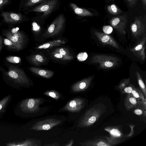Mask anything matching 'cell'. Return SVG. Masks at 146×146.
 I'll list each match as a JSON object with an SVG mask.
<instances>
[{"instance_id":"ee69618b","label":"cell","mask_w":146,"mask_h":146,"mask_svg":"<svg viewBox=\"0 0 146 146\" xmlns=\"http://www.w3.org/2000/svg\"><path fill=\"white\" fill-rule=\"evenodd\" d=\"M142 2V3L143 5V7H144V9L146 10V0H141Z\"/></svg>"},{"instance_id":"7dc6e473","label":"cell","mask_w":146,"mask_h":146,"mask_svg":"<svg viewBox=\"0 0 146 146\" xmlns=\"http://www.w3.org/2000/svg\"></svg>"},{"instance_id":"8992f818","label":"cell","mask_w":146,"mask_h":146,"mask_svg":"<svg viewBox=\"0 0 146 146\" xmlns=\"http://www.w3.org/2000/svg\"><path fill=\"white\" fill-rule=\"evenodd\" d=\"M119 60L118 58L115 56L97 54L92 57L91 62L98 63L101 68L107 69L114 67L117 65Z\"/></svg>"},{"instance_id":"6da1fadb","label":"cell","mask_w":146,"mask_h":146,"mask_svg":"<svg viewBox=\"0 0 146 146\" xmlns=\"http://www.w3.org/2000/svg\"><path fill=\"white\" fill-rule=\"evenodd\" d=\"M60 5V0H46L38 5L24 12L26 14L31 12L36 13V16L31 18L42 26L44 21L54 12L57 10Z\"/></svg>"},{"instance_id":"ffe728a7","label":"cell","mask_w":146,"mask_h":146,"mask_svg":"<svg viewBox=\"0 0 146 146\" xmlns=\"http://www.w3.org/2000/svg\"><path fill=\"white\" fill-rule=\"evenodd\" d=\"M66 42L62 39H58L51 41L40 45L36 48L38 49H47L53 47L59 46L64 44Z\"/></svg>"},{"instance_id":"9c48e42d","label":"cell","mask_w":146,"mask_h":146,"mask_svg":"<svg viewBox=\"0 0 146 146\" xmlns=\"http://www.w3.org/2000/svg\"><path fill=\"white\" fill-rule=\"evenodd\" d=\"M127 21V15L125 14L113 17L110 20V23L120 34L124 35L126 33Z\"/></svg>"},{"instance_id":"7a4b0ae2","label":"cell","mask_w":146,"mask_h":146,"mask_svg":"<svg viewBox=\"0 0 146 146\" xmlns=\"http://www.w3.org/2000/svg\"><path fill=\"white\" fill-rule=\"evenodd\" d=\"M106 108V106L102 103L95 105L82 116L78 126L80 127H85L91 126L105 112Z\"/></svg>"},{"instance_id":"d6a6232c","label":"cell","mask_w":146,"mask_h":146,"mask_svg":"<svg viewBox=\"0 0 146 146\" xmlns=\"http://www.w3.org/2000/svg\"><path fill=\"white\" fill-rule=\"evenodd\" d=\"M6 60L9 62L15 64L20 63L21 62L19 57L14 56H8L6 57Z\"/></svg>"},{"instance_id":"52a82bcc","label":"cell","mask_w":146,"mask_h":146,"mask_svg":"<svg viewBox=\"0 0 146 146\" xmlns=\"http://www.w3.org/2000/svg\"><path fill=\"white\" fill-rule=\"evenodd\" d=\"M42 103V100L40 98H28L21 102L19 107L21 110L24 112L36 113L40 110L39 106Z\"/></svg>"},{"instance_id":"d590c367","label":"cell","mask_w":146,"mask_h":146,"mask_svg":"<svg viewBox=\"0 0 146 146\" xmlns=\"http://www.w3.org/2000/svg\"><path fill=\"white\" fill-rule=\"evenodd\" d=\"M10 98V96L9 95L0 101V113L1 110L6 106Z\"/></svg>"},{"instance_id":"8d00e7d4","label":"cell","mask_w":146,"mask_h":146,"mask_svg":"<svg viewBox=\"0 0 146 146\" xmlns=\"http://www.w3.org/2000/svg\"><path fill=\"white\" fill-rule=\"evenodd\" d=\"M88 55L86 52H83L79 53L77 56L78 60L80 62L86 60L87 58Z\"/></svg>"},{"instance_id":"277c9868","label":"cell","mask_w":146,"mask_h":146,"mask_svg":"<svg viewBox=\"0 0 146 146\" xmlns=\"http://www.w3.org/2000/svg\"><path fill=\"white\" fill-rule=\"evenodd\" d=\"M66 22V19L64 14H60L53 20L43 36L48 37L57 35L64 30Z\"/></svg>"},{"instance_id":"3957f363","label":"cell","mask_w":146,"mask_h":146,"mask_svg":"<svg viewBox=\"0 0 146 146\" xmlns=\"http://www.w3.org/2000/svg\"><path fill=\"white\" fill-rule=\"evenodd\" d=\"M6 65L8 68L7 71L2 67L1 69L0 68L3 76L16 84L21 85L29 84L28 77L22 69L8 64Z\"/></svg>"},{"instance_id":"4316f807","label":"cell","mask_w":146,"mask_h":146,"mask_svg":"<svg viewBox=\"0 0 146 146\" xmlns=\"http://www.w3.org/2000/svg\"><path fill=\"white\" fill-rule=\"evenodd\" d=\"M51 54L54 58L63 60H70L74 58L72 55H64L56 53L51 52Z\"/></svg>"},{"instance_id":"74e56055","label":"cell","mask_w":146,"mask_h":146,"mask_svg":"<svg viewBox=\"0 0 146 146\" xmlns=\"http://www.w3.org/2000/svg\"><path fill=\"white\" fill-rule=\"evenodd\" d=\"M134 86L133 84H130L129 86H126L121 91L123 94H131Z\"/></svg>"},{"instance_id":"cb8c5ba5","label":"cell","mask_w":146,"mask_h":146,"mask_svg":"<svg viewBox=\"0 0 146 146\" xmlns=\"http://www.w3.org/2000/svg\"><path fill=\"white\" fill-rule=\"evenodd\" d=\"M29 59L32 64L37 66L42 64L45 61L44 57L39 54L32 55L29 57Z\"/></svg>"},{"instance_id":"4dcf8cb0","label":"cell","mask_w":146,"mask_h":146,"mask_svg":"<svg viewBox=\"0 0 146 146\" xmlns=\"http://www.w3.org/2000/svg\"><path fill=\"white\" fill-rule=\"evenodd\" d=\"M52 52L58 53L64 55H72L68 49L63 47L56 48Z\"/></svg>"},{"instance_id":"5b68a950","label":"cell","mask_w":146,"mask_h":146,"mask_svg":"<svg viewBox=\"0 0 146 146\" xmlns=\"http://www.w3.org/2000/svg\"><path fill=\"white\" fill-rule=\"evenodd\" d=\"M2 34L23 49L26 41V36L18 27L3 29Z\"/></svg>"},{"instance_id":"603a6c76","label":"cell","mask_w":146,"mask_h":146,"mask_svg":"<svg viewBox=\"0 0 146 146\" xmlns=\"http://www.w3.org/2000/svg\"><path fill=\"white\" fill-rule=\"evenodd\" d=\"M46 0H25L23 4L24 10L27 11L42 3Z\"/></svg>"},{"instance_id":"30bf717a","label":"cell","mask_w":146,"mask_h":146,"mask_svg":"<svg viewBox=\"0 0 146 146\" xmlns=\"http://www.w3.org/2000/svg\"><path fill=\"white\" fill-rule=\"evenodd\" d=\"M1 15L5 22L8 24L20 23L29 19L26 16L13 12H2Z\"/></svg>"},{"instance_id":"83f0119b","label":"cell","mask_w":146,"mask_h":146,"mask_svg":"<svg viewBox=\"0 0 146 146\" xmlns=\"http://www.w3.org/2000/svg\"><path fill=\"white\" fill-rule=\"evenodd\" d=\"M136 77L137 79L139 85L144 94L145 98L146 97V88L145 86L142 79L139 73L136 71L135 73Z\"/></svg>"},{"instance_id":"9a60e30c","label":"cell","mask_w":146,"mask_h":146,"mask_svg":"<svg viewBox=\"0 0 146 146\" xmlns=\"http://www.w3.org/2000/svg\"><path fill=\"white\" fill-rule=\"evenodd\" d=\"M94 77L90 76L76 83L72 86V90L75 92L84 90L89 87Z\"/></svg>"},{"instance_id":"e575fe53","label":"cell","mask_w":146,"mask_h":146,"mask_svg":"<svg viewBox=\"0 0 146 146\" xmlns=\"http://www.w3.org/2000/svg\"><path fill=\"white\" fill-rule=\"evenodd\" d=\"M130 79L129 78L123 79H122L119 84L118 88L120 90H122L127 86L129 83Z\"/></svg>"},{"instance_id":"ba28073f","label":"cell","mask_w":146,"mask_h":146,"mask_svg":"<svg viewBox=\"0 0 146 146\" xmlns=\"http://www.w3.org/2000/svg\"><path fill=\"white\" fill-rule=\"evenodd\" d=\"M62 121L54 118L46 119L37 122L30 129L36 131L50 130L54 127L60 124Z\"/></svg>"},{"instance_id":"f6af8a7d","label":"cell","mask_w":146,"mask_h":146,"mask_svg":"<svg viewBox=\"0 0 146 146\" xmlns=\"http://www.w3.org/2000/svg\"><path fill=\"white\" fill-rule=\"evenodd\" d=\"M44 146H59V145L57 143H54L50 144H46L44 145Z\"/></svg>"},{"instance_id":"4fadbf2b","label":"cell","mask_w":146,"mask_h":146,"mask_svg":"<svg viewBox=\"0 0 146 146\" xmlns=\"http://www.w3.org/2000/svg\"><path fill=\"white\" fill-rule=\"evenodd\" d=\"M146 38L145 36L138 44L134 47L129 49L131 52L142 61L145 58V49L146 47Z\"/></svg>"},{"instance_id":"5bb4252c","label":"cell","mask_w":146,"mask_h":146,"mask_svg":"<svg viewBox=\"0 0 146 146\" xmlns=\"http://www.w3.org/2000/svg\"><path fill=\"white\" fill-rule=\"evenodd\" d=\"M94 33L97 38L102 43L108 44L117 49L119 47L117 44L111 36L105 34L94 31Z\"/></svg>"},{"instance_id":"1f68e13d","label":"cell","mask_w":146,"mask_h":146,"mask_svg":"<svg viewBox=\"0 0 146 146\" xmlns=\"http://www.w3.org/2000/svg\"><path fill=\"white\" fill-rule=\"evenodd\" d=\"M43 94L56 100H58L60 97V95L58 92L53 90L46 91Z\"/></svg>"},{"instance_id":"2e32d148","label":"cell","mask_w":146,"mask_h":146,"mask_svg":"<svg viewBox=\"0 0 146 146\" xmlns=\"http://www.w3.org/2000/svg\"><path fill=\"white\" fill-rule=\"evenodd\" d=\"M141 99L134 97L131 94H127L124 100V105L126 110L134 108L140 102Z\"/></svg>"},{"instance_id":"b9f144b4","label":"cell","mask_w":146,"mask_h":146,"mask_svg":"<svg viewBox=\"0 0 146 146\" xmlns=\"http://www.w3.org/2000/svg\"><path fill=\"white\" fill-rule=\"evenodd\" d=\"M3 38L0 35V52L3 49Z\"/></svg>"},{"instance_id":"7bdbcfd3","label":"cell","mask_w":146,"mask_h":146,"mask_svg":"<svg viewBox=\"0 0 146 146\" xmlns=\"http://www.w3.org/2000/svg\"><path fill=\"white\" fill-rule=\"evenodd\" d=\"M73 143V140L72 139L66 144L64 145L65 146H71L72 145Z\"/></svg>"},{"instance_id":"f35d334b","label":"cell","mask_w":146,"mask_h":146,"mask_svg":"<svg viewBox=\"0 0 146 146\" xmlns=\"http://www.w3.org/2000/svg\"><path fill=\"white\" fill-rule=\"evenodd\" d=\"M102 29L104 32L106 34H110L113 30L112 28L110 26H104Z\"/></svg>"},{"instance_id":"7c38bea8","label":"cell","mask_w":146,"mask_h":146,"mask_svg":"<svg viewBox=\"0 0 146 146\" xmlns=\"http://www.w3.org/2000/svg\"><path fill=\"white\" fill-rule=\"evenodd\" d=\"M141 18H135L133 23L131 25V29L132 36L135 38L140 36L145 33V27Z\"/></svg>"},{"instance_id":"bcb514c9","label":"cell","mask_w":146,"mask_h":146,"mask_svg":"<svg viewBox=\"0 0 146 146\" xmlns=\"http://www.w3.org/2000/svg\"><path fill=\"white\" fill-rule=\"evenodd\" d=\"M106 3H109V2H110V1H113L114 0H105Z\"/></svg>"},{"instance_id":"e0dca14e","label":"cell","mask_w":146,"mask_h":146,"mask_svg":"<svg viewBox=\"0 0 146 146\" xmlns=\"http://www.w3.org/2000/svg\"><path fill=\"white\" fill-rule=\"evenodd\" d=\"M69 5L74 13L78 16L80 17L94 16V14L90 11L85 9L80 8L74 3H70L69 4Z\"/></svg>"},{"instance_id":"7402d4cb","label":"cell","mask_w":146,"mask_h":146,"mask_svg":"<svg viewBox=\"0 0 146 146\" xmlns=\"http://www.w3.org/2000/svg\"><path fill=\"white\" fill-rule=\"evenodd\" d=\"M8 146H36L38 145L35 142L31 139H27L20 142H15L6 144Z\"/></svg>"},{"instance_id":"836d02e7","label":"cell","mask_w":146,"mask_h":146,"mask_svg":"<svg viewBox=\"0 0 146 146\" xmlns=\"http://www.w3.org/2000/svg\"><path fill=\"white\" fill-rule=\"evenodd\" d=\"M32 29L34 33H38L41 30V26L36 22L32 21Z\"/></svg>"},{"instance_id":"f546056e","label":"cell","mask_w":146,"mask_h":146,"mask_svg":"<svg viewBox=\"0 0 146 146\" xmlns=\"http://www.w3.org/2000/svg\"><path fill=\"white\" fill-rule=\"evenodd\" d=\"M105 130L108 131L112 136L114 137H121L122 134L120 131L115 128H107L105 129Z\"/></svg>"},{"instance_id":"ac0fdd59","label":"cell","mask_w":146,"mask_h":146,"mask_svg":"<svg viewBox=\"0 0 146 146\" xmlns=\"http://www.w3.org/2000/svg\"><path fill=\"white\" fill-rule=\"evenodd\" d=\"M117 141L115 140L110 141H107L104 139H97L94 141H86L81 143L82 145L86 146H111L116 144Z\"/></svg>"},{"instance_id":"60d3db41","label":"cell","mask_w":146,"mask_h":146,"mask_svg":"<svg viewBox=\"0 0 146 146\" xmlns=\"http://www.w3.org/2000/svg\"><path fill=\"white\" fill-rule=\"evenodd\" d=\"M9 3V0H0V9Z\"/></svg>"},{"instance_id":"ab89813d","label":"cell","mask_w":146,"mask_h":146,"mask_svg":"<svg viewBox=\"0 0 146 146\" xmlns=\"http://www.w3.org/2000/svg\"><path fill=\"white\" fill-rule=\"evenodd\" d=\"M128 5L130 7H133L135 6L138 0H125Z\"/></svg>"},{"instance_id":"d6986e66","label":"cell","mask_w":146,"mask_h":146,"mask_svg":"<svg viewBox=\"0 0 146 146\" xmlns=\"http://www.w3.org/2000/svg\"><path fill=\"white\" fill-rule=\"evenodd\" d=\"M29 69L34 73L46 78H51L54 74V72L52 71L36 67H31Z\"/></svg>"},{"instance_id":"8fae6325","label":"cell","mask_w":146,"mask_h":146,"mask_svg":"<svg viewBox=\"0 0 146 146\" xmlns=\"http://www.w3.org/2000/svg\"><path fill=\"white\" fill-rule=\"evenodd\" d=\"M85 105V102L84 99L80 98H76L69 101L60 111L78 112L84 107Z\"/></svg>"},{"instance_id":"44dd1931","label":"cell","mask_w":146,"mask_h":146,"mask_svg":"<svg viewBox=\"0 0 146 146\" xmlns=\"http://www.w3.org/2000/svg\"><path fill=\"white\" fill-rule=\"evenodd\" d=\"M146 98L141 99L140 102L136 106V108L134 111L135 114L138 115L146 116Z\"/></svg>"},{"instance_id":"484cf974","label":"cell","mask_w":146,"mask_h":146,"mask_svg":"<svg viewBox=\"0 0 146 146\" xmlns=\"http://www.w3.org/2000/svg\"><path fill=\"white\" fill-rule=\"evenodd\" d=\"M108 12L113 15H118L122 13V11L115 4H112L107 6Z\"/></svg>"},{"instance_id":"f1b7e54d","label":"cell","mask_w":146,"mask_h":146,"mask_svg":"<svg viewBox=\"0 0 146 146\" xmlns=\"http://www.w3.org/2000/svg\"><path fill=\"white\" fill-rule=\"evenodd\" d=\"M131 94L135 98L140 99L144 100L145 98L143 92L139 88L134 86Z\"/></svg>"},{"instance_id":"d4e9b609","label":"cell","mask_w":146,"mask_h":146,"mask_svg":"<svg viewBox=\"0 0 146 146\" xmlns=\"http://www.w3.org/2000/svg\"><path fill=\"white\" fill-rule=\"evenodd\" d=\"M4 44L7 49L14 51H18L23 50L20 47L7 38L3 39Z\"/></svg>"}]
</instances>
